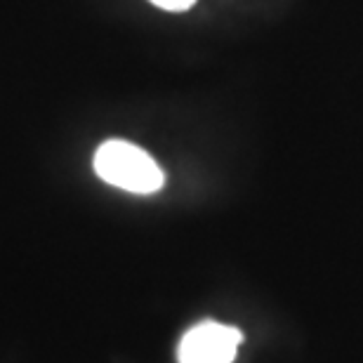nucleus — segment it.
Listing matches in <instances>:
<instances>
[{
  "mask_svg": "<svg viewBox=\"0 0 363 363\" xmlns=\"http://www.w3.org/2000/svg\"><path fill=\"white\" fill-rule=\"evenodd\" d=\"M94 172L130 194H156L165 184L163 170L147 151L123 140H108L94 154Z\"/></svg>",
  "mask_w": 363,
  "mask_h": 363,
  "instance_id": "nucleus-1",
  "label": "nucleus"
},
{
  "mask_svg": "<svg viewBox=\"0 0 363 363\" xmlns=\"http://www.w3.org/2000/svg\"><path fill=\"white\" fill-rule=\"evenodd\" d=\"M243 342V333L234 325L215 321H203L194 325L182 337L177 361L179 363H231L236 359L238 345Z\"/></svg>",
  "mask_w": 363,
  "mask_h": 363,
  "instance_id": "nucleus-2",
  "label": "nucleus"
},
{
  "mask_svg": "<svg viewBox=\"0 0 363 363\" xmlns=\"http://www.w3.org/2000/svg\"><path fill=\"white\" fill-rule=\"evenodd\" d=\"M149 3H154L156 7H161V10L184 12V10H189V7L196 5V0H149Z\"/></svg>",
  "mask_w": 363,
  "mask_h": 363,
  "instance_id": "nucleus-3",
  "label": "nucleus"
}]
</instances>
